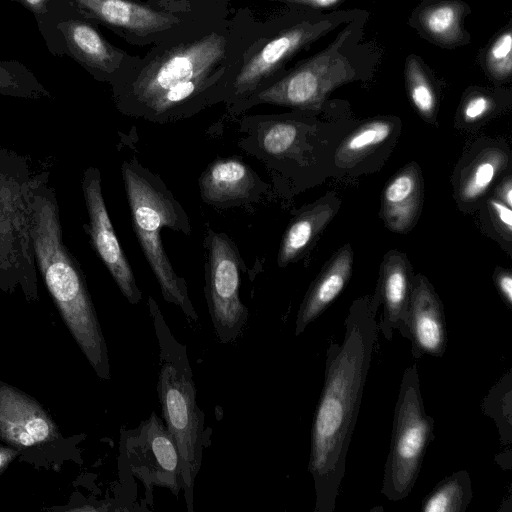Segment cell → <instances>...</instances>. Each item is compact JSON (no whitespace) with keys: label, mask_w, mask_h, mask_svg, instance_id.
<instances>
[{"label":"cell","mask_w":512,"mask_h":512,"mask_svg":"<svg viewBox=\"0 0 512 512\" xmlns=\"http://www.w3.org/2000/svg\"><path fill=\"white\" fill-rule=\"evenodd\" d=\"M260 21L250 8L240 7L187 23L151 45L110 84L116 109L169 124L224 104L234 68Z\"/></svg>","instance_id":"obj_1"},{"label":"cell","mask_w":512,"mask_h":512,"mask_svg":"<svg viewBox=\"0 0 512 512\" xmlns=\"http://www.w3.org/2000/svg\"><path fill=\"white\" fill-rule=\"evenodd\" d=\"M375 315L368 300L356 301L345 320L342 343H331L327 348L324 384L312 423L308 464L316 494L315 512H333L336 507L378 336Z\"/></svg>","instance_id":"obj_2"},{"label":"cell","mask_w":512,"mask_h":512,"mask_svg":"<svg viewBox=\"0 0 512 512\" xmlns=\"http://www.w3.org/2000/svg\"><path fill=\"white\" fill-rule=\"evenodd\" d=\"M36 266L66 326L97 375L110 378L106 342L78 261L63 240L59 205L47 172L31 187Z\"/></svg>","instance_id":"obj_3"},{"label":"cell","mask_w":512,"mask_h":512,"mask_svg":"<svg viewBox=\"0 0 512 512\" xmlns=\"http://www.w3.org/2000/svg\"><path fill=\"white\" fill-rule=\"evenodd\" d=\"M361 13L360 9L324 12L284 5L261 20L255 37L234 68L226 92L225 110L277 81L296 55Z\"/></svg>","instance_id":"obj_4"},{"label":"cell","mask_w":512,"mask_h":512,"mask_svg":"<svg viewBox=\"0 0 512 512\" xmlns=\"http://www.w3.org/2000/svg\"><path fill=\"white\" fill-rule=\"evenodd\" d=\"M367 18L363 11L345 24L326 48L287 69L277 81L226 111V114L235 117L262 104L299 111L319 109L334 89L359 80L375 67V50L362 43Z\"/></svg>","instance_id":"obj_5"},{"label":"cell","mask_w":512,"mask_h":512,"mask_svg":"<svg viewBox=\"0 0 512 512\" xmlns=\"http://www.w3.org/2000/svg\"><path fill=\"white\" fill-rule=\"evenodd\" d=\"M121 175L133 230L164 300L178 306L188 318L196 321L198 315L190 300L187 282L175 272L160 233L163 228H169L189 236L192 228L187 212L162 178L136 157L122 162Z\"/></svg>","instance_id":"obj_6"},{"label":"cell","mask_w":512,"mask_h":512,"mask_svg":"<svg viewBox=\"0 0 512 512\" xmlns=\"http://www.w3.org/2000/svg\"><path fill=\"white\" fill-rule=\"evenodd\" d=\"M33 177L24 156L0 149V288L20 286L31 296L37 292L31 233Z\"/></svg>","instance_id":"obj_7"},{"label":"cell","mask_w":512,"mask_h":512,"mask_svg":"<svg viewBox=\"0 0 512 512\" xmlns=\"http://www.w3.org/2000/svg\"><path fill=\"white\" fill-rule=\"evenodd\" d=\"M434 420L426 413L416 363L403 373L394 409L390 449L384 467L382 494L399 501L411 493L429 444Z\"/></svg>","instance_id":"obj_8"},{"label":"cell","mask_w":512,"mask_h":512,"mask_svg":"<svg viewBox=\"0 0 512 512\" xmlns=\"http://www.w3.org/2000/svg\"><path fill=\"white\" fill-rule=\"evenodd\" d=\"M38 28L52 55L69 56L96 81L109 85L139 58L110 43L99 25L84 18L67 0H51Z\"/></svg>","instance_id":"obj_9"},{"label":"cell","mask_w":512,"mask_h":512,"mask_svg":"<svg viewBox=\"0 0 512 512\" xmlns=\"http://www.w3.org/2000/svg\"><path fill=\"white\" fill-rule=\"evenodd\" d=\"M164 357L167 361L159 373L157 392L166 427L179 451L182 489L192 512L193 489L204 447V414L196 402V387L187 359L180 362V358Z\"/></svg>","instance_id":"obj_10"},{"label":"cell","mask_w":512,"mask_h":512,"mask_svg":"<svg viewBox=\"0 0 512 512\" xmlns=\"http://www.w3.org/2000/svg\"><path fill=\"white\" fill-rule=\"evenodd\" d=\"M203 244L209 313L217 337L222 343H229L239 336L248 316L239 295L244 261L234 240L224 232L208 227Z\"/></svg>","instance_id":"obj_11"},{"label":"cell","mask_w":512,"mask_h":512,"mask_svg":"<svg viewBox=\"0 0 512 512\" xmlns=\"http://www.w3.org/2000/svg\"><path fill=\"white\" fill-rule=\"evenodd\" d=\"M67 1L84 18L97 25L104 26L127 43L139 47L151 46L165 39L187 23L209 17L185 16L165 12L148 5L142 0Z\"/></svg>","instance_id":"obj_12"},{"label":"cell","mask_w":512,"mask_h":512,"mask_svg":"<svg viewBox=\"0 0 512 512\" xmlns=\"http://www.w3.org/2000/svg\"><path fill=\"white\" fill-rule=\"evenodd\" d=\"M124 460L132 475L152 494L153 487L169 489L178 496L182 489L181 460L166 425L152 413L125 434Z\"/></svg>","instance_id":"obj_13"},{"label":"cell","mask_w":512,"mask_h":512,"mask_svg":"<svg viewBox=\"0 0 512 512\" xmlns=\"http://www.w3.org/2000/svg\"><path fill=\"white\" fill-rule=\"evenodd\" d=\"M81 188L88 215V223L84 227L91 245L123 296L130 304H138L142 300V292L110 220L97 167L85 169Z\"/></svg>","instance_id":"obj_14"},{"label":"cell","mask_w":512,"mask_h":512,"mask_svg":"<svg viewBox=\"0 0 512 512\" xmlns=\"http://www.w3.org/2000/svg\"><path fill=\"white\" fill-rule=\"evenodd\" d=\"M203 202L227 209L259 203L270 186L241 158L221 157L212 161L198 179Z\"/></svg>","instance_id":"obj_15"},{"label":"cell","mask_w":512,"mask_h":512,"mask_svg":"<svg viewBox=\"0 0 512 512\" xmlns=\"http://www.w3.org/2000/svg\"><path fill=\"white\" fill-rule=\"evenodd\" d=\"M58 429L42 406L20 390L0 382V439L17 448L55 440Z\"/></svg>","instance_id":"obj_16"},{"label":"cell","mask_w":512,"mask_h":512,"mask_svg":"<svg viewBox=\"0 0 512 512\" xmlns=\"http://www.w3.org/2000/svg\"><path fill=\"white\" fill-rule=\"evenodd\" d=\"M415 359L424 355L440 358L447 347V326L442 302L427 278L421 274L411 281L406 317V335Z\"/></svg>","instance_id":"obj_17"},{"label":"cell","mask_w":512,"mask_h":512,"mask_svg":"<svg viewBox=\"0 0 512 512\" xmlns=\"http://www.w3.org/2000/svg\"><path fill=\"white\" fill-rule=\"evenodd\" d=\"M470 7L461 0H426L415 8L410 19L422 37L444 47L456 48L470 42L464 18Z\"/></svg>","instance_id":"obj_18"},{"label":"cell","mask_w":512,"mask_h":512,"mask_svg":"<svg viewBox=\"0 0 512 512\" xmlns=\"http://www.w3.org/2000/svg\"><path fill=\"white\" fill-rule=\"evenodd\" d=\"M411 277L405 258L401 253L391 251L383 264L378 301L383 303V315L378 324L384 338L392 340L394 330L405 337L406 317L411 293Z\"/></svg>","instance_id":"obj_19"},{"label":"cell","mask_w":512,"mask_h":512,"mask_svg":"<svg viewBox=\"0 0 512 512\" xmlns=\"http://www.w3.org/2000/svg\"><path fill=\"white\" fill-rule=\"evenodd\" d=\"M353 252L349 245L341 247L324 267L307 291L295 322L298 336L339 296L351 276Z\"/></svg>","instance_id":"obj_20"},{"label":"cell","mask_w":512,"mask_h":512,"mask_svg":"<svg viewBox=\"0 0 512 512\" xmlns=\"http://www.w3.org/2000/svg\"><path fill=\"white\" fill-rule=\"evenodd\" d=\"M422 178L418 165L402 168L386 185L381 198V213L393 232L405 233L415 224L422 206Z\"/></svg>","instance_id":"obj_21"},{"label":"cell","mask_w":512,"mask_h":512,"mask_svg":"<svg viewBox=\"0 0 512 512\" xmlns=\"http://www.w3.org/2000/svg\"><path fill=\"white\" fill-rule=\"evenodd\" d=\"M335 213L336 204L317 202L295 216L283 234L276 259L277 266L284 268L297 261Z\"/></svg>","instance_id":"obj_22"},{"label":"cell","mask_w":512,"mask_h":512,"mask_svg":"<svg viewBox=\"0 0 512 512\" xmlns=\"http://www.w3.org/2000/svg\"><path fill=\"white\" fill-rule=\"evenodd\" d=\"M508 161L507 153L501 149L482 151L460 177L458 196L461 201L469 203L482 197Z\"/></svg>","instance_id":"obj_23"},{"label":"cell","mask_w":512,"mask_h":512,"mask_svg":"<svg viewBox=\"0 0 512 512\" xmlns=\"http://www.w3.org/2000/svg\"><path fill=\"white\" fill-rule=\"evenodd\" d=\"M472 483L467 471L441 480L422 500L423 512H464L472 500Z\"/></svg>","instance_id":"obj_24"},{"label":"cell","mask_w":512,"mask_h":512,"mask_svg":"<svg viewBox=\"0 0 512 512\" xmlns=\"http://www.w3.org/2000/svg\"><path fill=\"white\" fill-rule=\"evenodd\" d=\"M393 123L377 119L354 130L338 147L335 161L338 166H352L382 144L390 136Z\"/></svg>","instance_id":"obj_25"},{"label":"cell","mask_w":512,"mask_h":512,"mask_svg":"<svg viewBox=\"0 0 512 512\" xmlns=\"http://www.w3.org/2000/svg\"><path fill=\"white\" fill-rule=\"evenodd\" d=\"M0 95L30 100L52 97L33 71L16 60H0Z\"/></svg>","instance_id":"obj_26"},{"label":"cell","mask_w":512,"mask_h":512,"mask_svg":"<svg viewBox=\"0 0 512 512\" xmlns=\"http://www.w3.org/2000/svg\"><path fill=\"white\" fill-rule=\"evenodd\" d=\"M405 82L413 106L423 118L431 121L436 113V93L423 64L417 56L410 55L406 59Z\"/></svg>","instance_id":"obj_27"},{"label":"cell","mask_w":512,"mask_h":512,"mask_svg":"<svg viewBox=\"0 0 512 512\" xmlns=\"http://www.w3.org/2000/svg\"><path fill=\"white\" fill-rule=\"evenodd\" d=\"M483 410L498 426L501 442H511V372L509 371L490 390L483 402Z\"/></svg>","instance_id":"obj_28"},{"label":"cell","mask_w":512,"mask_h":512,"mask_svg":"<svg viewBox=\"0 0 512 512\" xmlns=\"http://www.w3.org/2000/svg\"><path fill=\"white\" fill-rule=\"evenodd\" d=\"M489 76L495 81H506L512 73V29L508 25L490 43L484 56Z\"/></svg>","instance_id":"obj_29"},{"label":"cell","mask_w":512,"mask_h":512,"mask_svg":"<svg viewBox=\"0 0 512 512\" xmlns=\"http://www.w3.org/2000/svg\"><path fill=\"white\" fill-rule=\"evenodd\" d=\"M159 10L185 16H210L230 13L231 0H142Z\"/></svg>","instance_id":"obj_30"},{"label":"cell","mask_w":512,"mask_h":512,"mask_svg":"<svg viewBox=\"0 0 512 512\" xmlns=\"http://www.w3.org/2000/svg\"><path fill=\"white\" fill-rule=\"evenodd\" d=\"M493 108L492 98L485 93L470 95L462 108V117L465 123H474L486 116Z\"/></svg>","instance_id":"obj_31"},{"label":"cell","mask_w":512,"mask_h":512,"mask_svg":"<svg viewBox=\"0 0 512 512\" xmlns=\"http://www.w3.org/2000/svg\"><path fill=\"white\" fill-rule=\"evenodd\" d=\"M489 207L491 211L492 219L504 236L510 240L512 234V210L506 204L501 202L497 198H491L489 200Z\"/></svg>","instance_id":"obj_32"},{"label":"cell","mask_w":512,"mask_h":512,"mask_svg":"<svg viewBox=\"0 0 512 512\" xmlns=\"http://www.w3.org/2000/svg\"><path fill=\"white\" fill-rule=\"evenodd\" d=\"M495 285L509 309H512V274L509 270L499 269L494 275Z\"/></svg>","instance_id":"obj_33"},{"label":"cell","mask_w":512,"mask_h":512,"mask_svg":"<svg viewBox=\"0 0 512 512\" xmlns=\"http://www.w3.org/2000/svg\"><path fill=\"white\" fill-rule=\"evenodd\" d=\"M270 2H277L283 5L300 6L312 8L316 10L333 9L346 0H267Z\"/></svg>","instance_id":"obj_34"},{"label":"cell","mask_w":512,"mask_h":512,"mask_svg":"<svg viewBox=\"0 0 512 512\" xmlns=\"http://www.w3.org/2000/svg\"><path fill=\"white\" fill-rule=\"evenodd\" d=\"M13 2H17L26 8L29 12L33 14L37 21V25L40 24L46 17L49 4L51 0H11Z\"/></svg>","instance_id":"obj_35"},{"label":"cell","mask_w":512,"mask_h":512,"mask_svg":"<svg viewBox=\"0 0 512 512\" xmlns=\"http://www.w3.org/2000/svg\"><path fill=\"white\" fill-rule=\"evenodd\" d=\"M497 199L506 204L508 207H512V179L508 175L497 187Z\"/></svg>","instance_id":"obj_36"},{"label":"cell","mask_w":512,"mask_h":512,"mask_svg":"<svg viewBox=\"0 0 512 512\" xmlns=\"http://www.w3.org/2000/svg\"><path fill=\"white\" fill-rule=\"evenodd\" d=\"M19 453V450L15 448L0 445V474L19 455Z\"/></svg>","instance_id":"obj_37"}]
</instances>
